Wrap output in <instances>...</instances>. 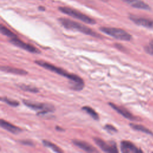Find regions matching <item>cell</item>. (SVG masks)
<instances>
[{
  "label": "cell",
  "mask_w": 153,
  "mask_h": 153,
  "mask_svg": "<svg viewBox=\"0 0 153 153\" xmlns=\"http://www.w3.org/2000/svg\"><path fill=\"white\" fill-rule=\"evenodd\" d=\"M34 62L38 65H39L47 70L68 78L69 81V82L71 84V88L72 90L75 91H80L83 89L84 87V82L83 79L78 75L74 74H70L68 71L44 60H35Z\"/></svg>",
  "instance_id": "obj_1"
},
{
  "label": "cell",
  "mask_w": 153,
  "mask_h": 153,
  "mask_svg": "<svg viewBox=\"0 0 153 153\" xmlns=\"http://www.w3.org/2000/svg\"><path fill=\"white\" fill-rule=\"evenodd\" d=\"M59 22L65 28L68 29H72L82 32L85 35H90L96 38H101V35L98 33L94 32L93 30L90 29V27L81 24L78 22H76L75 21L71 20L69 19L66 18H59Z\"/></svg>",
  "instance_id": "obj_2"
},
{
  "label": "cell",
  "mask_w": 153,
  "mask_h": 153,
  "mask_svg": "<svg viewBox=\"0 0 153 153\" xmlns=\"http://www.w3.org/2000/svg\"><path fill=\"white\" fill-rule=\"evenodd\" d=\"M23 103L29 108L33 109L35 111H40L37 114L38 115H44L46 114L54 112V106L49 103H40L36 102H32L29 100L23 99Z\"/></svg>",
  "instance_id": "obj_3"
},
{
  "label": "cell",
  "mask_w": 153,
  "mask_h": 153,
  "mask_svg": "<svg viewBox=\"0 0 153 153\" xmlns=\"http://www.w3.org/2000/svg\"><path fill=\"white\" fill-rule=\"evenodd\" d=\"M99 30L115 39L121 41H130L131 39V35L126 30L117 27H100Z\"/></svg>",
  "instance_id": "obj_4"
},
{
  "label": "cell",
  "mask_w": 153,
  "mask_h": 153,
  "mask_svg": "<svg viewBox=\"0 0 153 153\" xmlns=\"http://www.w3.org/2000/svg\"><path fill=\"white\" fill-rule=\"evenodd\" d=\"M59 10L65 14H67L74 18L77 19L87 24L94 25L96 23L95 20H94L93 19L90 17L89 16L85 15V14L75 9L71 8L69 7H60L59 8Z\"/></svg>",
  "instance_id": "obj_5"
},
{
  "label": "cell",
  "mask_w": 153,
  "mask_h": 153,
  "mask_svg": "<svg viewBox=\"0 0 153 153\" xmlns=\"http://www.w3.org/2000/svg\"><path fill=\"white\" fill-rule=\"evenodd\" d=\"M93 140L95 143L104 152L109 153H115L118 152L117 144L115 142H105L103 139L97 137H93Z\"/></svg>",
  "instance_id": "obj_6"
},
{
  "label": "cell",
  "mask_w": 153,
  "mask_h": 153,
  "mask_svg": "<svg viewBox=\"0 0 153 153\" xmlns=\"http://www.w3.org/2000/svg\"><path fill=\"white\" fill-rule=\"evenodd\" d=\"M9 41L12 44H13L19 48H21L26 51H29L30 53H41V51L39 49H38L35 47H34L29 44H27V43L22 41L19 38H18L17 36L10 38Z\"/></svg>",
  "instance_id": "obj_7"
},
{
  "label": "cell",
  "mask_w": 153,
  "mask_h": 153,
  "mask_svg": "<svg viewBox=\"0 0 153 153\" xmlns=\"http://www.w3.org/2000/svg\"><path fill=\"white\" fill-rule=\"evenodd\" d=\"M129 19L137 25L149 29H153V20L152 19L145 17H137L134 15H130Z\"/></svg>",
  "instance_id": "obj_8"
},
{
  "label": "cell",
  "mask_w": 153,
  "mask_h": 153,
  "mask_svg": "<svg viewBox=\"0 0 153 153\" xmlns=\"http://www.w3.org/2000/svg\"><path fill=\"white\" fill-rule=\"evenodd\" d=\"M121 151L124 153H137L142 152V151L136 147L133 143L127 140H123L120 145Z\"/></svg>",
  "instance_id": "obj_9"
},
{
  "label": "cell",
  "mask_w": 153,
  "mask_h": 153,
  "mask_svg": "<svg viewBox=\"0 0 153 153\" xmlns=\"http://www.w3.org/2000/svg\"><path fill=\"white\" fill-rule=\"evenodd\" d=\"M108 104L112 108H113L115 111H116L118 113L120 114L121 115H123L126 118H127L130 120H139L137 117L134 116L131 113H130L126 108H124L122 106H117V105H115L113 103H111V102H109Z\"/></svg>",
  "instance_id": "obj_10"
},
{
  "label": "cell",
  "mask_w": 153,
  "mask_h": 153,
  "mask_svg": "<svg viewBox=\"0 0 153 153\" xmlns=\"http://www.w3.org/2000/svg\"><path fill=\"white\" fill-rule=\"evenodd\" d=\"M72 143L74 145L79 148L80 149L88 152H96L98 151L94 148L93 145L89 144L88 142H86L83 140H80L78 139L72 140Z\"/></svg>",
  "instance_id": "obj_11"
},
{
  "label": "cell",
  "mask_w": 153,
  "mask_h": 153,
  "mask_svg": "<svg viewBox=\"0 0 153 153\" xmlns=\"http://www.w3.org/2000/svg\"><path fill=\"white\" fill-rule=\"evenodd\" d=\"M0 126L2 128H4L5 130H7L8 131L13 133V134H19V133L22 131V129L16 126L11 123L5 121L3 119H1L0 120Z\"/></svg>",
  "instance_id": "obj_12"
},
{
  "label": "cell",
  "mask_w": 153,
  "mask_h": 153,
  "mask_svg": "<svg viewBox=\"0 0 153 153\" xmlns=\"http://www.w3.org/2000/svg\"><path fill=\"white\" fill-rule=\"evenodd\" d=\"M131 7L138 9L150 10V6L142 0H122Z\"/></svg>",
  "instance_id": "obj_13"
},
{
  "label": "cell",
  "mask_w": 153,
  "mask_h": 153,
  "mask_svg": "<svg viewBox=\"0 0 153 153\" xmlns=\"http://www.w3.org/2000/svg\"><path fill=\"white\" fill-rule=\"evenodd\" d=\"M1 71L2 72H5L11 73V74H16V75H25L28 74V72L25 70H23L22 69L13 68L9 66H1Z\"/></svg>",
  "instance_id": "obj_14"
},
{
  "label": "cell",
  "mask_w": 153,
  "mask_h": 153,
  "mask_svg": "<svg viewBox=\"0 0 153 153\" xmlns=\"http://www.w3.org/2000/svg\"><path fill=\"white\" fill-rule=\"evenodd\" d=\"M130 126L133 130H137V131H142V132L145 133L146 134H148L153 136V133L151 130H149L148 128L145 127L143 126L139 125V124H133V123H130Z\"/></svg>",
  "instance_id": "obj_15"
},
{
  "label": "cell",
  "mask_w": 153,
  "mask_h": 153,
  "mask_svg": "<svg viewBox=\"0 0 153 153\" xmlns=\"http://www.w3.org/2000/svg\"><path fill=\"white\" fill-rule=\"evenodd\" d=\"M42 144L46 146V147H48V148H50V149H51L53 151L56 152H63V151L57 145H56V144L48 141V140H43L42 141Z\"/></svg>",
  "instance_id": "obj_16"
},
{
  "label": "cell",
  "mask_w": 153,
  "mask_h": 153,
  "mask_svg": "<svg viewBox=\"0 0 153 153\" xmlns=\"http://www.w3.org/2000/svg\"><path fill=\"white\" fill-rule=\"evenodd\" d=\"M82 109L84 111H85L86 113H87L94 120H98L99 119V114L92 108H91L90 106H84L82 108Z\"/></svg>",
  "instance_id": "obj_17"
},
{
  "label": "cell",
  "mask_w": 153,
  "mask_h": 153,
  "mask_svg": "<svg viewBox=\"0 0 153 153\" xmlns=\"http://www.w3.org/2000/svg\"><path fill=\"white\" fill-rule=\"evenodd\" d=\"M18 87L22 90L25 91H29L31 93H38L39 89L35 87H33L32 85H26L25 84H20L18 85Z\"/></svg>",
  "instance_id": "obj_18"
},
{
  "label": "cell",
  "mask_w": 153,
  "mask_h": 153,
  "mask_svg": "<svg viewBox=\"0 0 153 153\" xmlns=\"http://www.w3.org/2000/svg\"><path fill=\"white\" fill-rule=\"evenodd\" d=\"M0 30H1V32L2 34H3V35H4L10 38H14V37L17 36L15 33H14L10 29H8L7 27H6L5 26H3L2 25H1Z\"/></svg>",
  "instance_id": "obj_19"
},
{
  "label": "cell",
  "mask_w": 153,
  "mask_h": 153,
  "mask_svg": "<svg viewBox=\"0 0 153 153\" xmlns=\"http://www.w3.org/2000/svg\"><path fill=\"white\" fill-rule=\"evenodd\" d=\"M1 100L2 102H4L8 104V105L13 107H16L19 105V102L17 101L16 100H13L11 99H9L7 97H1Z\"/></svg>",
  "instance_id": "obj_20"
},
{
  "label": "cell",
  "mask_w": 153,
  "mask_h": 153,
  "mask_svg": "<svg viewBox=\"0 0 153 153\" xmlns=\"http://www.w3.org/2000/svg\"><path fill=\"white\" fill-rule=\"evenodd\" d=\"M144 48L147 53L153 55V40L149 41V42L145 47Z\"/></svg>",
  "instance_id": "obj_21"
},
{
  "label": "cell",
  "mask_w": 153,
  "mask_h": 153,
  "mask_svg": "<svg viewBox=\"0 0 153 153\" xmlns=\"http://www.w3.org/2000/svg\"><path fill=\"white\" fill-rule=\"evenodd\" d=\"M104 128L110 134H112V133L117 132V129L111 124H108L105 125L104 127Z\"/></svg>",
  "instance_id": "obj_22"
},
{
  "label": "cell",
  "mask_w": 153,
  "mask_h": 153,
  "mask_svg": "<svg viewBox=\"0 0 153 153\" xmlns=\"http://www.w3.org/2000/svg\"><path fill=\"white\" fill-rule=\"evenodd\" d=\"M22 144L25 145H27V146H33V142H32L30 140H20L19 141Z\"/></svg>",
  "instance_id": "obj_23"
},
{
  "label": "cell",
  "mask_w": 153,
  "mask_h": 153,
  "mask_svg": "<svg viewBox=\"0 0 153 153\" xmlns=\"http://www.w3.org/2000/svg\"><path fill=\"white\" fill-rule=\"evenodd\" d=\"M114 45H115V47L117 48H118V49H119V50H121V51H124V47L123 46H122L121 44H115Z\"/></svg>",
  "instance_id": "obj_24"
},
{
  "label": "cell",
  "mask_w": 153,
  "mask_h": 153,
  "mask_svg": "<svg viewBox=\"0 0 153 153\" xmlns=\"http://www.w3.org/2000/svg\"><path fill=\"white\" fill-rule=\"evenodd\" d=\"M56 130H57V131H65V130H64L63 128L60 127L59 126H56Z\"/></svg>",
  "instance_id": "obj_25"
},
{
  "label": "cell",
  "mask_w": 153,
  "mask_h": 153,
  "mask_svg": "<svg viewBox=\"0 0 153 153\" xmlns=\"http://www.w3.org/2000/svg\"><path fill=\"white\" fill-rule=\"evenodd\" d=\"M39 10L41 11H44V10H45V8L44 7H39Z\"/></svg>",
  "instance_id": "obj_26"
},
{
  "label": "cell",
  "mask_w": 153,
  "mask_h": 153,
  "mask_svg": "<svg viewBox=\"0 0 153 153\" xmlns=\"http://www.w3.org/2000/svg\"><path fill=\"white\" fill-rule=\"evenodd\" d=\"M102 1H107V0H102Z\"/></svg>",
  "instance_id": "obj_27"
}]
</instances>
